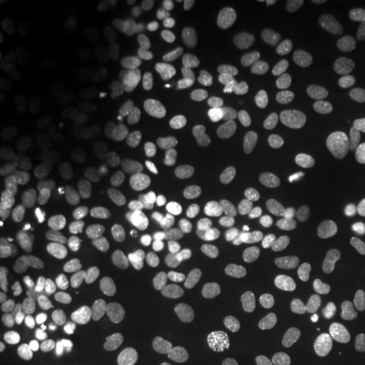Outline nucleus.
Listing matches in <instances>:
<instances>
[{
  "mask_svg": "<svg viewBox=\"0 0 365 365\" xmlns=\"http://www.w3.org/2000/svg\"><path fill=\"white\" fill-rule=\"evenodd\" d=\"M309 108L313 116L331 130L345 128V122L349 118V100L345 91L341 90L337 81H333L327 76L317 78L309 88Z\"/></svg>",
  "mask_w": 365,
  "mask_h": 365,
  "instance_id": "14",
  "label": "nucleus"
},
{
  "mask_svg": "<svg viewBox=\"0 0 365 365\" xmlns=\"http://www.w3.org/2000/svg\"><path fill=\"white\" fill-rule=\"evenodd\" d=\"M11 120H13V108H11L6 98H2L0 100V132L6 130V126L11 124Z\"/></svg>",
  "mask_w": 365,
  "mask_h": 365,
  "instance_id": "30",
  "label": "nucleus"
},
{
  "mask_svg": "<svg viewBox=\"0 0 365 365\" xmlns=\"http://www.w3.org/2000/svg\"><path fill=\"white\" fill-rule=\"evenodd\" d=\"M195 250L185 244H170L167 248L155 252L144 262L140 274L150 288L173 294L195 276Z\"/></svg>",
  "mask_w": 365,
  "mask_h": 365,
  "instance_id": "2",
  "label": "nucleus"
},
{
  "mask_svg": "<svg viewBox=\"0 0 365 365\" xmlns=\"http://www.w3.org/2000/svg\"><path fill=\"white\" fill-rule=\"evenodd\" d=\"M321 284V278L319 276H302L299 280V292H313Z\"/></svg>",
  "mask_w": 365,
  "mask_h": 365,
  "instance_id": "32",
  "label": "nucleus"
},
{
  "mask_svg": "<svg viewBox=\"0 0 365 365\" xmlns=\"http://www.w3.org/2000/svg\"><path fill=\"white\" fill-rule=\"evenodd\" d=\"M11 177L26 182L31 187H37L45 193H47V189H53L51 170H49V165H47L45 157H29L25 160H21L11 173Z\"/></svg>",
  "mask_w": 365,
  "mask_h": 365,
  "instance_id": "25",
  "label": "nucleus"
},
{
  "mask_svg": "<svg viewBox=\"0 0 365 365\" xmlns=\"http://www.w3.org/2000/svg\"><path fill=\"white\" fill-rule=\"evenodd\" d=\"M361 193H364V197H365V179H364V182H361Z\"/></svg>",
  "mask_w": 365,
  "mask_h": 365,
  "instance_id": "38",
  "label": "nucleus"
},
{
  "mask_svg": "<svg viewBox=\"0 0 365 365\" xmlns=\"http://www.w3.org/2000/svg\"><path fill=\"white\" fill-rule=\"evenodd\" d=\"M323 227H325L323 209L317 203L302 201V203L292 205L284 215H278V222L274 225L270 240L278 248L294 250L307 244Z\"/></svg>",
  "mask_w": 365,
  "mask_h": 365,
  "instance_id": "5",
  "label": "nucleus"
},
{
  "mask_svg": "<svg viewBox=\"0 0 365 365\" xmlns=\"http://www.w3.org/2000/svg\"><path fill=\"white\" fill-rule=\"evenodd\" d=\"M235 325L252 337H282L290 331V317L260 302H246L234 313Z\"/></svg>",
  "mask_w": 365,
  "mask_h": 365,
  "instance_id": "18",
  "label": "nucleus"
},
{
  "mask_svg": "<svg viewBox=\"0 0 365 365\" xmlns=\"http://www.w3.org/2000/svg\"><path fill=\"white\" fill-rule=\"evenodd\" d=\"M157 361L158 355L153 347L138 345V347H130L126 351L118 353L110 365H157Z\"/></svg>",
  "mask_w": 365,
  "mask_h": 365,
  "instance_id": "28",
  "label": "nucleus"
},
{
  "mask_svg": "<svg viewBox=\"0 0 365 365\" xmlns=\"http://www.w3.org/2000/svg\"><path fill=\"white\" fill-rule=\"evenodd\" d=\"M335 73L355 93L365 96V57H359V55L343 57L335 66Z\"/></svg>",
  "mask_w": 365,
  "mask_h": 365,
  "instance_id": "27",
  "label": "nucleus"
},
{
  "mask_svg": "<svg viewBox=\"0 0 365 365\" xmlns=\"http://www.w3.org/2000/svg\"><path fill=\"white\" fill-rule=\"evenodd\" d=\"M4 81L13 93L26 104H41L47 96V78L41 63L31 53L21 51L11 55L2 67Z\"/></svg>",
  "mask_w": 365,
  "mask_h": 365,
  "instance_id": "9",
  "label": "nucleus"
},
{
  "mask_svg": "<svg viewBox=\"0 0 365 365\" xmlns=\"http://www.w3.org/2000/svg\"><path fill=\"white\" fill-rule=\"evenodd\" d=\"M254 114L274 130H284L299 118V102L292 91L276 81H260L250 93Z\"/></svg>",
  "mask_w": 365,
  "mask_h": 365,
  "instance_id": "6",
  "label": "nucleus"
},
{
  "mask_svg": "<svg viewBox=\"0 0 365 365\" xmlns=\"http://www.w3.org/2000/svg\"><path fill=\"white\" fill-rule=\"evenodd\" d=\"M329 264L335 266V278L331 290L337 297H345L355 288L365 284V246L357 244L353 240H343L337 244L333 252V258H329Z\"/></svg>",
  "mask_w": 365,
  "mask_h": 365,
  "instance_id": "16",
  "label": "nucleus"
},
{
  "mask_svg": "<svg viewBox=\"0 0 365 365\" xmlns=\"http://www.w3.org/2000/svg\"><path fill=\"white\" fill-rule=\"evenodd\" d=\"M35 248L21 234L2 230L0 235V268L9 274H29L35 268Z\"/></svg>",
  "mask_w": 365,
  "mask_h": 365,
  "instance_id": "21",
  "label": "nucleus"
},
{
  "mask_svg": "<svg viewBox=\"0 0 365 365\" xmlns=\"http://www.w3.org/2000/svg\"><path fill=\"white\" fill-rule=\"evenodd\" d=\"M41 307L47 319V325L57 339H69L78 333L79 323H81V300L71 290L63 284H51L45 288Z\"/></svg>",
  "mask_w": 365,
  "mask_h": 365,
  "instance_id": "10",
  "label": "nucleus"
},
{
  "mask_svg": "<svg viewBox=\"0 0 365 365\" xmlns=\"http://www.w3.org/2000/svg\"><path fill=\"white\" fill-rule=\"evenodd\" d=\"M25 223L33 234L39 235L41 240H45L49 244H59L66 240V225L61 222V217L47 205H41L33 213H29L25 217Z\"/></svg>",
  "mask_w": 365,
  "mask_h": 365,
  "instance_id": "24",
  "label": "nucleus"
},
{
  "mask_svg": "<svg viewBox=\"0 0 365 365\" xmlns=\"http://www.w3.org/2000/svg\"><path fill=\"white\" fill-rule=\"evenodd\" d=\"M353 359H357L359 364H365V347L364 345H357L355 349L351 351Z\"/></svg>",
  "mask_w": 365,
  "mask_h": 365,
  "instance_id": "33",
  "label": "nucleus"
},
{
  "mask_svg": "<svg viewBox=\"0 0 365 365\" xmlns=\"http://www.w3.org/2000/svg\"><path fill=\"white\" fill-rule=\"evenodd\" d=\"M327 4H329V11H331L333 16H343V14L349 13V9H351L349 0H329Z\"/></svg>",
  "mask_w": 365,
  "mask_h": 365,
  "instance_id": "31",
  "label": "nucleus"
},
{
  "mask_svg": "<svg viewBox=\"0 0 365 365\" xmlns=\"http://www.w3.org/2000/svg\"><path fill=\"white\" fill-rule=\"evenodd\" d=\"M357 232H359V237H361V242H364L365 246V213H361V217L357 222Z\"/></svg>",
  "mask_w": 365,
  "mask_h": 365,
  "instance_id": "35",
  "label": "nucleus"
},
{
  "mask_svg": "<svg viewBox=\"0 0 365 365\" xmlns=\"http://www.w3.org/2000/svg\"><path fill=\"white\" fill-rule=\"evenodd\" d=\"M14 300H16V287L13 284V280L2 278V282H0V302H2V307H13Z\"/></svg>",
  "mask_w": 365,
  "mask_h": 365,
  "instance_id": "29",
  "label": "nucleus"
},
{
  "mask_svg": "<svg viewBox=\"0 0 365 365\" xmlns=\"http://www.w3.org/2000/svg\"><path fill=\"white\" fill-rule=\"evenodd\" d=\"M232 69L227 59L222 53H205L201 55L193 66V81L201 93H215V100L222 98L220 91H227L230 88Z\"/></svg>",
  "mask_w": 365,
  "mask_h": 365,
  "instance_id": "20",
  "label": "nucleus"
},
{
  "mask_svg": "<svg viewBox=\"0 0 365 365\" xmlns=\"http://www.w3.org/2000/svg\"><path fill=\"white\" fill-rule=\"evenodd\" d=\"M0 181H6V163H4V158H0Z\"/></svg>",
  "mask_w": 365,
  "mask_h": 365,
  "instance_id": "36",
  "label": "nucleus"
},
{
  "mask_svg": "<svg viewBox=\"0 0 365 365\" xmlns=\"http://www.w3.org/2000/svg\"><path fill=\"white\" fill-rule=\"evenodd\" d=\"M0 6H2V13H6V11H13V6H19V2H6V0H4Z\"/></svg>",
  "mask_w": 365,
  "mask_h": 365,
  "instance_id": "37",
  "label": "nucleus"
},
{
  "mask_svg": "<svg viewBox=\"0 0 365 365\" xmlns=\"http://www.w3.org/2000/svg\"><path fill=\"white\" fill-rule=\"evenodd\" d=\"M327 169L329 175L337 181H351L359 169V157H357V134L351 128H339L327 134L325 144Z\"/></svg>",
  "mask_w": 365,
  "mask_h": 365,
  "instance_id": "17",
  "label": "nucleus"
},
{
  "mask_svg": "<svg viewBox=\"0 0 365 365\" xmlns=\"http://www.w3.org/2000/svg\"><path fill=\"white\" fill-rule=\"evenodd\" d=\"M53 102L66 112H76L81 110L88 96H90V86H88V71L79 63H67L63 66L53 81L51 88Z\"/></svg>",
  "mask_w": 365,
  "mask_h": 365,
  "instance_id": "19",
  "label": "nucleus"
},
{
  "mask_svg": "<svg viewBox=\"0 0 365 365\" xmlns=\"http://www.w3.org/2000/svg\"><path fill=\"white\" fill-rule=\"evenodd\" d=\"M175 195V182L160 170H138L120 191L122 205L132 213H148L165 207Z\"/></svg>",
  "mask_w": 365,
  "mask_h": 365,
  "instance_id": "4",
  "label": "nucleus"
},
{
  "mask_svg": "<svg viewBox=\"0 0 365 365\" xmlns=\"http://www.w3.org/2000/svg\"><path fill=\"white\" fill-rule=\"evenodd\" d=\"M235 339L237 337L227 321L220 317H205L185 331L182 351L195 357H209L222 361Z\"/></svg>",
  "mask_w": 365,
  "mask_h": 365,
  "instance_id": "8",
  "label": "nucleus"
},
{
  "mask_svg": "<svg viewBox=\"0 0 365 365\" xmlns=\"http://www.w3.org/2000/svg\"><path fill=\"white\" fill-rule=\"evenodd\" d=\"M323 365H337V364H323Z\"/></svg>",
  "mask_w": 365,
  "mask_h": 365,
  "instance_id": "39",
  "label": "nucleus"
},
{
  "mask_svg": "<svg viewBox=\"0 0 365 365\" xmlns=\"http://www.w3.org/2000/svg\"><path fill=\"white\" fill-rule=\"evenodd\" d=\"M45 158L51 170V185L57 195L71 199L88 187V167L78 148L69 140L55 138L47 146Z\"/></svg>",
  "mask_w": 365,
  "mask_h": 365,
  "instance_id": "3",
  "label": "nucleus"
},
{
  "mask_svg": "<svg viewBox=\"0 0 365 365\" xmlns=\"http://www.w3.org/2000/svg\"><path fill=\"white\" fill-rule=\"evenodd\" d=\"M264 359V349L252 337H237L230 351L223 355L220 365H260Z\"/></svg>",
  "mask_w": 365,
  "mask_h": 365,
  "instance_id": "26",
  "label": "nucleus"
},
{
  "mask_svg": "<svg viewBox=\"0 0 365 365\" xmlns=\"http://www.w3.org/2000/svg\"><path fill=\"white\" fill-rule=\"evenodd\" d=\"M292 280V268L284 260H264L244 270L237 288L244 297L254 300H270L282 294Z\"/></svg>",
  "mask_w": 365,
  "mask_h": 365,
  "instance_id": "12",
  "label": "nucleus"
},
{
  "mask_svg": "<svg viewBox=\"0 0 365 365\" xmlns=\"http://www.w3.org/2000/svg\"><path fill=\"white\" fill-rule=\"evenodd\" d=\"M333 14L329 11V4L323 0H307L300 2L294 9V13L290 14V31L302 37V39H313L317 35H321L329 25V19Z\"/></svg>",
  "mask_w": 365,
  "mask_h": 365,
  "instance_id": "23",
  "label": "nucleus"
},
{
  "mask_svg": "<svg viewBox=\"0 0 365 365\" xmlns=\"http://www.w3.org/2000/svg\"><path fill=\"white\" fill-rule=\"evenodd\" d=\"M86 329L91 339L110 345L124 329V302L112 288H102L91 294L86 309Z\"/></svg>",
  "mask_w": 365,
  "mask_h": 365,
  "instance_id": "7",
  "label": "nucleus"
},
{
  "mask_svg": "<svg viewBox=\"0 0 365 365\" xmlns=\"http://www.w3.org/2000/svg\"><path fill=\"white\" fill-rule=\"evenodd\" d=\"M357 341H359V345H364L365 347V317L361 319V323H359V327H357Z\"/></svg>",
  "mask_w": 365,
  "mask_h": 365,
  "instance_id": "34",
  "label": "nucleus"
},
{
  "mask_svg": "<svg viewBox=\"0 0 365 365\" xmlns=\"http://www.w3.org/2000/svg\"><path fill=\"white\" fill-rule=\"evenodd\" d=\"M284 169L294 187L304 193H319L327 187L329 169L323 148L311 132L299 130L288 134L282 144Z\"/></svg>",
  "mask_w": 365,
  "mask_h": 365,
  "instance_id": "1",
  "label": "nucleus"
},
{
  "mask_svg": "<svg viewBox=\"0 0 365 365\" xmlns=\"http://www.w3.org/2000/svg\"><path fill=\"white\" fill-rule=\"evenodd\" d=\"M225 165L232 175L248 185H258L270 179L274 173L272 155L254 140L240 138L225 148Z\"/></svg>",
  "mask_w": 365,
  "mask_h": 365,
  "instance_id": "13",
  "label": "nucleus"
},
{
  "mask_svg": "<svg viewBox=\"0 0 365 365\" xmlns=\"http://www.w3.org/2000/svg\"><path fill=\"white\" fill-rule=\"evenodd\" d=\"M278 215L272 209L260 203H248L235 209L227 220V232L242 246H258L266 237L272 235Z\"/></svg>",
  "mask_w": 365,
  "mask_h": 365,
  "instance_id": "15",
  "label": "nucleus"
},
{
  "mask_svg": "<svg viewBox=\"0 0 365 365\" xmlns=\"http://www.w3.org/2000/svg\"><path fill=\"white\" fill-rule=\"evenodd\" d=\"M0 197H2L4 209L13 215L23 217V220L29 213H33L35 209L45 205V191H41L37 187H31V185L19 181L14 177H9L2 182Z\"/></svg>",
  "mask_w": 365,
  "mask_h": 365,
  "instance_id": "22",
  "label": "nucleus"
},
{
  "mask_svg": "<svg viewBox=\"0 0 365 365\" xmlns=\"http://www.w3.org/2000/svg\"><path fill=\"white\" fill-rule=\"evenodd\" d=\"M225 294V284L217 276L197 272L187 284L170 294V309L181 317H201Z\"/></svg>",
  "mask_w": 365,
  "mask_h": 365,
  "instance_id": "11",
  "label": "nucleus"
}]
</instances>
